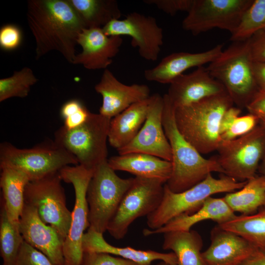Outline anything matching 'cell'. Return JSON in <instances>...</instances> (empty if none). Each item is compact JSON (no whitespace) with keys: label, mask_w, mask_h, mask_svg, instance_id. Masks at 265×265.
<instances>
[{"label":"cell","mask_w":265,"mask_h":265,"mask_svg":"<svg viewBox=\"0 0 265 265\" xmlns=\"http://www.w3.org/2000/svg\"><path fill=\"white\" fill-rule=\"evenodd\" d=\"M22 33L17 26L7 24L0 29V47L5 51L17 49L21 44Z\"/></svg>","instance_id":"74e56055"},{"label":"cell","mask_w":265,"mask_h":265,"mask_svg":"<svg viewBox=\"0 0 265 265\" xmlns=\"http://www.w3.org/2000/svg\"><path fill=\"white\" fill-rule=\"evenodd\" d=\"M249 40L253 61L265 62V29L258 31Z\"/></svg>","instance_id":"ab89813d"},{"label":"cell","mask_w":265,"mask_h":265,"mask_svg":"<svg viewBox=\"0 0 265 265\" xmlns=\"http://www.w3.org/2000/svg\"><path fill=\"white\" fill-rule=\"evenodd\" d=\"M223 47L219 44L206 51L195 53H174L163 58L155 67L145 70L144 76L148 81L170 84L186 70L212 62L222 53Z\"/></svg>","instance_id":"44dd1931"},{"label":"cell","mask_w":265,"mask_h":265,"mask_svg":"<svg viewBox=\"0 0 265 265\" xmlns=\"http://www.w3.org/2000/svg\"><path fill=\"white\" fill-rule=\"evenodd\" d=\"M82 21L85 28H103L119 19L121 12L114 0H67Z\"/></svg>","instance_id":"83f0119b"},{"label":"cell","mask_w":265,"mask_h":265,"mask_svg":"<svg viewBox=\"0 0 265 265\" xmlns=\"http://www.w3.org/2000/svg\"><path fill=\"white\" fill-rule=\"evenodd\" d=\"M165 183L156 179L135 177L123 197L107 231L115 239H123L138 218L154 212L162 199Z\"/></svg>","instance_id":"30bf717a"},{"label":"cell","mask_w":265,"mask_h":265,"mask_svg":"<svg viewBox=\"0 0 265 265\" xmlns=\"http://www.w3.org/2000/svg\"><path fill=\"white\" fill-rule=\"evenodd\" d=\"M93 173L79 164L66 166L59 171L61 180L73 185L75 194L70 228L63 244L64 265H81L82 262V238L89 227L86 193Z\"/></svg>","instance_id":"7c38bea8"},{"label":"cell","mask_w":265,"mask_h":265,"mask_svg":"<svg viewBox=\"0 0 265 265\" xmlns=\"http://www.w3.org/2000/svg\"><path fill=\"white\" fill-rule=\"evenodd\" d=\"M246 182L238 181L227 175L217 179L211 173L199 183L178 193L171 191L165 184L161 203L147 216V225L149 229L155 230L179 215H190L198 211L205 200L212 195L239 190Z\"/></svg>","instance_id":"5b68a950"},{"label":"cell","mask_w":265,"mask_h":265,"mask_svg":"<svg viewBox=\"0 0 265 265\" xmlns=\"http://www.w3.org/2000/svg\"><path fill=\"white\" fill-rule=\"evenodd\" d=\"M150 97L136 103L111 119L108 141L117 150L125 147L136 136L147 114Z\"/></svg>","instance_id":"d4e9b609"},{"label":"cell","mask_w":265,"mask_h":265,"mask_svg":"<svg viewBox=\"0 0 265 265\" xmlns=\"http://www.w3.org/2000/svg\"><path fill=\"white\" fill-rule=\"evenodd\" d=\"M253 73L259 90L265 91V62H254Z\"/></svg>","instance_id":"7bdbcfd3"},{"label":"cell","mask_w":265,"mask_h":265,"mask_svg":"<svg viewBox=\"0 0 265 265\" xmlns=\"http://www.w3.org/2000/svg\"><path fill=\"white\" fill-rule=\"evenodd\" d=\"M224 200L234 212L248 215L265 208V174L247 181L241 189L228 193Z\"/></svg>","instance_id":"f1b7e54d"},{"label":"cell","mask_w":265,"mask_h":265,"mask_svg":"<svg viewBox=\"0 0 265 265\" xmlns=\"http://www.w3.org/2000/svg\"><path fill=\"white\" fill-rule=\"evenodd\" d=\"M253 62L248 39L233 42L206 67L240 108L246 107L259 91L254 76Z\"/></svg>","instance_id":"277c9868"},{"label":"cell","mask_w":265,"mask_h":265,"mask_svg":"<svg viewBox=\"0 0 265 265\" xmlns=\"http://www.w3.org/2000/svg\"><path fill=\"white\" fill-rule=\"evenodd\" d=\"M61 181L58 172L30 181L25 188V202L33 207L41 220L65 239L70 228L72 212L66 206Z\"/></svg>","instance_id":"8fae6325"},{"label":"cell","mask_w":265,"mask_h":265,"mask_svg":"<svg viewBox=\"0 0 265 265\" xmlns=\"http://www.w3.org/2000/svg\"><path fill=\"white\" fill-rule=\"evenodd\" d=\"M157 265H171L167 264L165 262L161 261Z\"/></svg>","instance_id":"bcb514c9"},{"label":"cell","mask_w":265,"mask_h":265,"mask_svg":"<svg viewBox=\"0 0 265 265\" xmlns=\"http://www.w3.org/2000/svg\"><path fill=\"white\" fill-rule=\"evenodd\" d=\"M90 113L80 100H69L60 109V115L64 120L63 126L67 130L75 129L86 121Z\"/></svg>","instance_id":"836d02e7"},{"label":"cell","mask_w":265,"mask_h":265,"mask_svg":"<svg viewBox=\"0 0 265 265\" xmlns=\"http://www.w3.org/2000/svg\"><path fill=\"white\" fill-rule=\"evenodd\" d=\"M256 250L242 237L217 225L211 232V244L202 256L206 265H240Z\"/></svg>","instance_id":"ffe728a7"},{"label":"cell","mask_w":265,"mask_h":265,"mask_svg":"<svg viewBox=\"0 0 265 265\" xmlns=\"http://www.w3.org/2000/svg\"><path fill=\"white\" fill-rule=\"evenodd\" d=\"M163 98L162 124L172 154V174L165 184L169 189L181 192L199 183L212 172L223 174L215 158H204L182 135L175 122V107L166 94Z\"/></svg>","instance_id":"7a4b0ae2"},{"label":"cell","mask_w":265,"mask_h":265,"mask_svg":"<svg viewBox=\"0 0 265 265\" xmlns=\"http://www.w3.org/2000/svg\"><path fill=\"white\" fill-rule=\"evenodd\" d=\"M107 162L115 171H126L138 177L158 179L165 184L172 172L171 161L142 153L112 156L107 159Z\"/></svg>","instance_id":"cb8c5ba5"},{"label":"cell","mask_w":265,"mask_h":265,"mask_svg":"<svg viewBox=\"0 0 265 265\" xmlns=\"http://www.w3.org/2000/svg\"><path fill=\"white\" fill-rule=\"evenodd\" d=\"M107 160L94 170L88 185L86 199L89 227L104 234L132 183L133 178L119 177Z\"/></svg>","instance_id":"8992f818"},{"label":"cell","mask_w":265,"mask_h":265,"mask_svg":"<svg viewBox=\"0 0 265 265\" xmlns=\"http://www.w3.org/2000/svg\"><path fill=\"white\" fill-rule=\"evenodd\" d=\"M259 123L252 114L239 116L230 128L220 136L221 141H227L241 137L253 130Z\"/></svg>","instance_id":"e575fe53"},{"label":"cell","mask_w":265,"mask_h":265,"mask_svg":"<svg viewBox=\"0 0 265 265\" xmlns=\"http://www.w3.org/2000/svg\"><path fill=\"white\" fill-rule=\"evenodd\" d=\"M246 108L249 113L256 116L259 122H265V91L259 90Z\"/></svg>","instance_id":"60d3db41"},{"label":"cell","mask_w":265,"mask_h":265,"mask_svg":"<svg viewBox=\"0 0 265 265\" xmlns=\"http://www.w3.org/2000/svg\"><path fill=\"white\" fill-rule=\"evenodd\" d=\"M163 234L162 249L175 254L177 265H206L201 252L203 240L197 231H171Z\"/></svg>","instance_id":"4316f807"},{"label":"cell","mask_w":265,"mask_h":265,"mask_svg":"<svg viewBox=\"0 0 265 265\" xmlns=\"http://www.w3.org/2000/svg\"><path fill=\"white\" fill-rule=\"evenodd\" d=\"M96 92L102 96L99 109L102 115L111 119L131 105L148 99L149 87L144 84H125L108 69L104 70L100 81L95 85Z\"/></svg>","instance_id":"e0dca14e"},{"label":"cell","mask_w":265,"mask_h":265,"mask_svg":"<svg viewBox=\"0 0 265 265\" xmlns=\"http://www.w3.org/2000/svg\"><path fill=\"white\" fill-rule=\"evenodd\" d=\"M81 265H139L131 261L112 255L96 252L83 253Z\"/></svg>","instance_id":"8d00e7d4"},{"label":"cell","mask_w":265,"mask_h":265,"mask_svg":"<svg viewBox=\"0 0 265 265\" xmlns=\"http://www.w3.org/2000/svg\"><path fill=\"white\" fill-rule=\"evenodd\" d=\"M122 42L121 36H107L102 28H84L77 40L82 50L76 54L73 64L89 70H105L119 53Z\"/></svg>","instance_id":"ac0fdd59"},{"label":"cell","mask_w":265,"mask_h":265,"mask_svg":"<svg viewBox=\"0 0 265 265\" xmlns=\"http://www.w3.org/2000/svg\"><path fill=\"white\" fill-rule=\"evenodd\" d=\"M24 242L19 226L9 220L4 207L1 203L0 216V252L2 265H14Z\"/></svg>","instance_id":"4dcf8cb0"},{"label":"cell","mask_w":265,"mask_h":265,"mask_svg":"<svg viewBox=\"0 0 265 265\" xmlns=\"http://www.w3.org/2000/svg\"><path fill=\"white\" fill-rule=\"evenodd\" d=\"M0 168L1 203L9 220L19 226L25 204V190L30 180L26 173L17 168L5 165H0Z\"/></svg>","instance_id":"484cf974"},{"label":"cell","mask_w":265,"mask_h":265,"mask_svg":"<svg viewBox=\"0 0 265 265\" xmlns=\"http://www.w3.org/2000/svg\"><path fill=\"white\" fill-rule=\"evenodd\" d=\"M19 229L24 241L45 255L55 265H64V239L51 226L44 223L36 210L25 204Z\"/></svg>","instance_id":"2e32d148"},{"label":"cell","mask_w":265,"mask_h":265,"mask_svg":"<svg viewBox=\"0 0 265 265\" xmlns=\"http://www.w3.org/2000/svg\"><path fill=\"white\" fill-rule=\"evenodd\" d=\"M263 29H265V0H253L231 34L230 40L233 42L245 41Z\"/></svg>","instance_id":"1f68e13d"},{"label":"cell","mask_w":265,"mask_h":265,"mask_svg":"<svg viewBox=\"0 0 265 265\" xmlns=\"http://www.w3.org/2000/svg\"><path fill=\"white\" fill-rule=\"evenodd\" d=\"M70 164L79 163L73 155L54 141L26 149L17 148L7 142L0 144V165L22 171L30 181L58 172Z\"/></svg>","instance_id":"ba28073f"},{"label":"cell","mask_w":265,"mask_h":265,"mask_svg":"<svg viewBox=\"0 0 265 265\" xmlns=\"http://www.w3.org/2000/svg\"><path fill=\"white\" fill-rule=\"evenodd\" d=\"M216 160L223 174L239 181L255 176L265 155V129L259 123L253 130L236 139L221 141Z\"/></svg>","instance_id":"9c48e42d"},{"label":"cell","mask_w":265,"mask_h":265,"mask_svg":"<svg viewBox=\"0 0 265 265\" xmlns=\"http://www.w3.org/2000/svg\"><path fill=\"white\" fill-rule=\"evenodd\" d=\"M26 17L35 38L36 59L52 51L73 64L75 47L84 26L67 0H29Z\"/></svg>","instance_id":"6da1fadb"},{"label":"cell","mask_w":265,"mask_h":265,"mask_svg":"<svg viewBox=\"0 0 265 265\" xmlns=\"http://www.w3.org/2000/svg\"><path fill=\"white\" fill-rule=\"evenodd\" d=\"M259 123L265 129V122H259ZM260 171L262 174H265V155L261 162V164L260 166Z\"/></svg>","instance_id":"f6af8a7d"},{"label":"cell","mask_w":265,"mask_h":265,"mask_svg":"<svg viewBox=\"0 0 265 265\" xmlns=\"http://www.w3.org/2000/svg\"><path fill=\"white\" fill-rule=\"evenodd\" d=\"M102 29L107 36H130L132 46L138 48L141 57L149 61L158 59L163 35L162 29L154 17L132 12L124 19L110 21Z\"/></svg>","instance_id":"5bb4252c"},{"label":"cell","mask_w":265,"mask_h":265,"mask_svg":"<svg viewBox=\"0 0 265 265\" xmlns=\"http://www.w3.org/2000/svg\"><path fill=\"white\" fill-rule=\"evenodd\" d=\"M193 0H145L144 2L156 6L159 10L171 16L179 11L188 12Z\"/></svg>","instance_id":"f35d334b"},{"label":"cell","mask_w":265,"mask_h":265,"mask_svg":"<svg viewBox=\"0 0 265 265\" xmlns=\"http://www.w3.org/2000/svg\"><path fill=\"white\" fill-rule=\"evenodd\" d=\"M163 98L158 93L150 97L146 120L134 138L117 150L119 155L142 153L171 161V149L162 124Z\"/></svg>","instance_id":"9a60e30c"},{"label":"cell","mask_w":265,"mask_h":265,"mask_svg":"<svg viewBox=\"0 0 265 265\" xmlns=\"http://www.w3.org/2000/svg\"><path fill=\"white\" fill-rule=\"evenodd\" d=\"M14 265H55L45 255L23 242Z\"/></svg>","instance_id":"d590c367"},{"label":"cell","mask_w":265,"mask_h":265,"mask_svg":"<svg viewBox=\"0 0 265 265\" xmlns=\"http://www.w3.org/2000/svg\"><path fill=\"white\" fill-rule=\"evenodd\" d=\"M234 102L227 91L189 105L175 108L177 127L201 154L216 151L221 142L220 123Z\"/></svg>","instance_id":"3957f363"},{"label":"cell","mask_w":265,"mask_h":265,"mask_svg":"<svg viewBox=\"0 0 265 265\" xmlns=\"http://www.w3.org/2000/svg\"><path fill=\"white\" fill-rule=\"evenodd\" d=\"M253 0H193L183 28L194 35L215 28L232 34Z\"/></svg>","instance_id":"4fadbf2b"},{"label":"cell","mask_w":265,"mask_h":265,"mask_svg":"<svg viewBox=\"0 0 265 265\" xmlns=\"http://www.w3.org/2000/svg\"><path fill=\"white\" fill-rule=\"evenodd\" d=\"M240 113L241 108L233 106L224 112L220 123V136L230 128L239 116Z\"/></svg>","instance_id":"b9f144b4"},{"label":"cell","mask_w":265,"mask_h":265,"mask_svg":"<svg viewBox=\"0 0 265 265\" xmlns=\"http://www.w3.org/2000/svg\"><path fill=\"white\" fill-rule=\"evenodd\" d=\"M237 215L223 198H208L201 208L190 215L182 214L170 220L163 226L155 229H145V236L164 234L171 231H187L199 222L211 220L217 225L227 222Z\"/></svg>","instance_id":"7402d4cb"},{"label":"cell","mask_w":265,"mask_h":265,"mask_svg":"<svg viewBox=\"0 0 265 265\" xmlns=\"http://www.w3.org/2000/svg\"><path fill=\"white\" fill-rule=\"evenodd\" d=\"M110 120L91 112L86 121L75 129L59 128L54 141L73 155L79 165L94 171L107 160L106 143Z\"/></svg>","instance_id":"52a82bcc"},{"label":"cell","mask_w":265,"mask_h":265,"mask_svg":"<svg viewBox=\"0 0 265 265\" xmlns=\"http://www.w3.org/2000/svg\"><path fill=\"white\" fill-rule=\"evenodd\" d=\"M218 225L242 237L265 254V208L251 215H237L232 220Z\"/></svg>","instance_id":"f546056e"},{"label":"cell","mask_w":265,"mask_h":265,"mask_svg":"<svg viewBox=\"0 0 265 265\" xmlns=\"http://www.w3.org/2000/svg\"><path fill=\"white\" fill-rule=\"evenodd\" d=\"M226 91L224 86L212 77L206 67L201 66L190 74L176 78L170 83L166 94L176 108Z\"/></svg>","instance_id":"d6986e66"},{"label":"cell","mask_w":265,"mask_h":265,"mask_svg":"<svg viewBox=\"0 0 265 265\" xmlns=\"http://www.w3.org/2000/svg\"><path fill=\"white\" fill-rule=\"evenodd\" d=\"M240 265H265V254L256 250Z\"/></svg>","instance_id":"ee69618b"},{"label":"cell","mask_w":265,"mask_h":265,"mask_svg":"<svg viewBox=\"0 0 265 265\" xmlns=\"http://www.w3.org/2000/svg\"><path fill=\"white\" fill-rule=\"evenodd\" d=\"M38 81L32 70L25 67L8 78L0 80V102L13 97L25 98Z\"/></svg>","instance_id":"d6a6232c"},{"label":"cell","mask_w":265,"mask_h":265,"mask_svg":"<svg viewBox=\"0 0 265 265\" xmlns=\"http://www.w3.org/2000/svg\"><path fill=\"white\" fill-rule=\"evenodd\" d=\"M83 253L96 252L115 255L139 265H151L153 262L159 260L171 265H177L173 252L162 253L147 250H138L131 247H121L111 245L104 238L103 234L89 227L82 238Z\"/></svg>","instance_id":"603a6c76"}]
</instances>
